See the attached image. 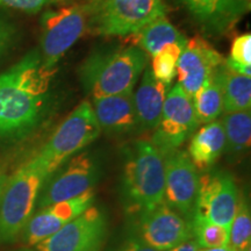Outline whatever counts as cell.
<instances>
[{
  "instance_id": "1",
  "label": "cell",
  "mask_w": 251,
  "mask_h": 251,
  "mask_svg": "<svg viewBox=\"0 0 251 251\" xmlns=\"http://www.w3.org/2000/svg\"><path fill=\"white\" fill-rule=\"evenodd\" d=\"M56 71L46 67L39 49H34L0 74V139L23 137L40 124Z\"/></svg>"
},
{
  "instance_id": "2",
  "label": "cell",
  "mask_w": 251,
  "mask_h": 251,
  "mask_svg": "<svg viewBox=\"0 0 251 251\" xmlns=\"http://www.w3.org/2000/svg\"><path fill=\"white\" fill-rule=\"evenodd\" d=\"M148 61L149 56L137 46L99 49L81 63L78 75L92 98L131 93Z\"/></svg>"
},
{
  "instance_id": "3",
  "label": "cell",
  "mask_w": 251,
  "mask_h": 251,
  "mask_svg": "<svg viewBox=\"0 0 251 251\" xmlns=\"http://www.w3.org/2000/svg\"><path fill=\"white\" fill-rule=\"evenodd\" d=\"M164 155L151 141H137L124 170V191L133 212L151 211L164 201Z\"/></svg>"
},
{
  "instance_id": "4",
  "label": "cell",
  "mask_w": 251,
  "mask_h": 251,
  "mask_svg": "<svg viewBox=\"0 0 251 251\" xmlns=\"http://www.w3.org/2000/svg\"><path fill=\"white\" fill-rule=\"evenodd\" d=\"M100 133L101 129L92 105L85 100L64 119L31 159L48 177L71 157L93 143Z\"/></svg>"
},
{
  "instance_id": "5",
  "label": "cell",
  "mask_w": 251,
  "mask_h": 251,
  "mask_svg": "<svg viewBox=\"0 0 251 251\" xmlns=\"http://www.w3.org/2000/svg\"><path fill=\"white\" fill-rule=\"evenodd\" d=\"M90 30L102 36H129L157 18L166 17L163 0H83Z\"/></svg>"
},
{
  "instance_id": "6",
  "label": "cell",
  "mask_w": 251,
  "mask_h": 251,
  "mask_svg": "<svg viewBox=\"0 0 251 251\" xmlns=\"http://www.w3.org/2000/svg\"><path fill=\"white\" fill-rule=\"evenodd\" d=\"M47 178L31 158L9 177L0 199V243L13 242L26 227Z\"/></svg>"
},
{
  "instance_id": "7",
  "label": "cell",
  "mask_w": 251,
  "mask_h": 251,
  "mask_svg": "<svg viewBox=\"0 0 251 251\" xmlns=\"http://www.w3.org/2000/svg\"><path fill=\"white\" fill-rule=\"evenodd\" d=\"M90 30L89 13L83 2L49 9L41 18V54L48 68L57 63Z\"/></svg>"
},
{
  "instance_id": "8",
  "label": "cell",
  "mask_w": 251,
  "mask_h": 251,
  "mask_svg": "<svg viewBox=\"0 0 251 251\" xmlns=\"http://www.w3.org/2000/svg\"><path fill=\"white\" fill-rule=\"evenodd\" d=\"M106 236L105 213L91 206L35 247L39 251H102Z\"/></svg>"
},
{
  "instance_id": "9",
  "label": "cell",
  "mask_w": 251,
  "mask_h": 251,
  "mask_svg": "<svg viewBox=\"0 0 251 251\" xmlns=\"http://www.w3.org/2000/svg\"><path fill=\"white\" fill-rule=\"evenodd\" d=\"M199 127L192 99L176 84L169 90L151 142L163 155L177 150Z\"/></svg>"
},
{
  "instance_id": "10",
  "label": "cell",
  "mask_w": 251,
  "mask_h": 251,
  "mask_svg": "<svg viewBox=\"0 0 251 251\" xmlns=\"http://www.w3.org/2000/svg\"><path fill=\"white\" fill-rule=\"evenodd\" d=\"M238 190L227 172L206 174L199 178L193 219L206 220L230 228L237 211Z\"/></svg>"
},
{
  "instance_id": "11",
  "label": "cell",
  "mask_w": 251,
  "mask_h": 251,
  "mask_svg": "<svg viewBox=\"0 0 251 251\" xmlns=\"http://www.w3.org/2000/svg\"><path fill=\"white\" fill-rule=\"evenodd\" d=\"M139 240L159 251H168L191 240L192 226L179 213L162 202L151 211L142 212L137 224Z\"/></svg>"
},
{
  "instance_id": "12",
  "label": "cell",
  "mask_w": 251,
  "mask_h": 251,
  "mask_svg": "<svg viewBox=\"0 0 251 251\" xmlns=\"http://www.w3.org/2000/svg\"><path fill=\"white\" fill-rule=\"evenodd\" d=\"M225 58L203 40L196 36L187 40L177 63L178 85L191 99L224 64Z\"/></svg>"
},
{
  "instance_id": "13",
  "label": "cell",
  "mask_w": 251,
  "mask_h": 251,
  "mask_svg": "<svg viewBox=\"0 0 251 251\" xmlns=\"http://www.w3.org/2000/svg\"><path fill=\"white\" fill-rule=\"evenodd\" d=\"M165 163V185L164 198L176 212L190 218L196 203L199 175L187 152L180 150L166 153Z\"/></svg>"
},
{
  "instance_id": "14",
  "label": "cell",
  "mask_w": 251,
  "mask_h": 251,
  "mask_svg": "<svg viewBox=\"0 0 251 251\" xmlns=\"http://www.w3.org/2000/svg\"><path fill=\"white\" fill-rule=\"evenodd\" d=\"M98 165L89 152L77 153L68 161L39 200L40 208L67 201L94 187L98 180Z\"/></svg>"
},
{
  "instance_id": "15",
  "label": "cell",
  "mask_w": 251,
  "mask_h": 251,
  "mask_svg": "<svg viewBox=\"0 0 251 251\" xmlns=\"http://www.w3.org/2000/svg\"><path fill=\"white\" fill-rule=\"evenodd\" d=\"M94 199H96V191L94 188H91L80 196L72 198L67 201L43 207L36 215L29 219L25 227L27 244L36 246L41 241L51 236L63 226L69 224L92 206Z\"/></svg>"
},
{
  "instance_id": "16",
  "label": "cell",
  "mask_w": 251,
  "mask_h": 251,
  "mask_svg": "<svg viewBox=\"0 0 251 251\" xmlns=\"http://www.w3.org/2000/svg\"><path fill=\"white\" fill-rule=\"evenodd\" d=\"M202 30L224 35L250 9L251 0H179Z\"/></svg>"
},
{
  "instance_id": "17",
  "label": "cell",
  "mask_w": 251,
  "mask_h": 251,
  "mask_svg": "<svg viewBox=\"0 0 251 251\" xmlns=\"http://www.w3.org/2000/svg\"><path fill=\"white\" fill-rule=\"evenodd\" d=\"M133 93L92 98L91 105L100 129L113 135H125L140 129Z\"/></svg>"
},
{
  "instance_id": "18",
  "label": "cell",
  "mask_w": 251,
  "mask_h": 251,
  "mask_svg": "<svg viewBox=\"0 0 251 251\" xmlns=\"http://www.w3.org/2000/svg\"><path fill=\"white\" fill-rule=\"evenodd\" d=\"M171 85L156 79L151 70L143 71L141 83L136 92L133 93L135 108L139 118L140 129H155L161 120L163 106Z\"/></svg>"
},
{
  "instance_id": "19",
  "label": "cell",
  "mask_w": 251,
  "mask_h": 251,
  "mask_svg": "<svg viewBox=\"0 0 251 251\" xmlns=\"http://www.w3.org/2000/svg\"><path fill=\"white\" fill-rule=\"evenodd\" d=\"M226 150V136L221 121L202 126L192 136L187 155L197 170H208Z\"/></svg>"
},
{
  "instance_id": "20",
  "label": "cell",
  "mask_w": 251,
  "mask_h": 251,
  "mask_svg": "<svg viewBox=\"0 0 251 251\" xmlns=\"http://www.w3.org/2000/svg\"><path fill=\"white\" fill-rule=\"evenodd\" d=\"M131 36L136 41V46L148 56H155L172 43L187 41L166 17L155 19Z\"/></svg>"
},
{
  "instance_id": "21",
  "label": "cell",
  "mask_w": 251,
  "mask_h": 251,
  "mask_svg": "<svg viewBox=\"0 0 251 251\" xmlns=\"http://www.w3.org/2000/svg\"><path fill=\"white\" fill-rule=\"evenodd\" d=\"M222 90L224 112L248 111L251 107V77L236 74L221 65L218 71Z\"/></svg>"
},
{
  "instance_id": "22",
  "label": "cell",
  "mask_w": 251,
  "mask_h": 251,
  "mask_svg": "<svg viewBox=\"0 0 251 251\" xmlns=\"http://www.w3.org/2000/svg\"><path fill=\"white\" fill-rule=\"evenodd\" d=\"M192 102L199 125H206L218 120L224 112L222 90L218 72L198 91L192 98Z\"/></svg>"
},
{
  "instance_id": "23",
  "label": "cell",
  "mask_w": 251,
  "mask_h": 251,
  "mask_svg": "<svg viewBox=\"0 0 251 251\" xmlns=\"http://www.w3.org/2000/svg\"><path fill=\"white\" fill-rule=\"evenodd\" d=\"M221 121L226 136V150L241 153L250 148L251 112L237 111L226 113Z\"/></svg>"
},
{
  "instance_id": "24",
  "label": "cell",
  "mask_w": 251,
  "mask_h": 251,
  "mask_svg": "<svg viewBox=\"0 0 251 251\" xmlns=\"http://www.w3.org/2000/svg\"><path fill=\"white\" fill-rule=\"evenodd\" d=\"M251 215L246 198L240 197L237 211L229 231V246L235 251H250Z\"/></svg>"
},
{
  "instance_id": "25",
  "label": "cell",
  "mask_w": 251,
  "mask_h": 251,
  "mask_svg": "<svg viewBox=\"0 0 251 251\" xmlns=\"http://www.w3.org/2000/svg\"><path fill=\"white\" fill-rule=\"evenodd\" d=\"M186 42L187 41L172 43V45L163 48L158 54L152 56L150 70H151L156 79L168 84V85H171L172 80L175 79L176 75H177L178 59L180 57V54Z\"/></svg>"
},
{
  "instance_id": "26",
  "label": "cell",
  "mask_w": 251,
  "mask_h": 251,
  "mask_svg": "<svg viewBox=\"0 0 251 251\" xmlns=\"http://www.w3.org/2000/svg\"><path fill=\"white\" fill-rule=\"evenodd\" d=\"M192 236L196 238L198 246L207 248H220L229 244V231L230 228L224 227L206 220L193 219Z\"/></svg>"
},
{
  "instance_id": "27",
  "label": "cell",
  "mask_w": 251,
  "mask_h": 251,
  "mask_svg": "<svg viewBox=\"0 0 251 251\" xmlns=\"http://www.w3.org/2000/svg\"><path fill=\"white\" fill-rule=\"evenodd\" d=\"M65 1L67 0H0V7L12 8L26 13H36L49 6L63 4Z\"/></svg>"
},
{
  "instance_id": "28",
  "label": "cell",
  "mask_w": 251,
  "mask_h": 251,
  "mask_svg": "<svg viewBox=\"0 0 251 251\" xmlns=\"http://www.w3.org/2000/svg\"><path fill=\"white\" fill-rule=\"evenodd\" d=\"M230 59L242 65H251V35L244 33L236 36L231 43Z\"/></svg>"
},
{
  "instance_id": "29",
  "label": "cell",
  "mask_w": 251,
  "mask_h": 251,
  "mask_svg": "<svg viewBox=\"0 0 251 251\" xmlns=\"http://www.w3.org/2000/svg\"><path fill=\"white\" fill-rule=\"evenodd\" d=\"M15 37V28L7 19L0 14V56L12 46Z\"/></svg>"
},
{
  "instance_id": "30",
  "label": "cell",
  "mask_w": 251,
  "mask_h": 251,
  "mask_svg": "<svg viewBox=\"0 0 251 251\" xmlns=\"http://www.w3.org/2000/svg\"><path fill=\"white\" fill-rule=\"evenodd\" d=\"M115 251H159L153 248L147 246L137 237H131L129 240L125 241Z\"/></svg>"
},
{
  "instance_id": "31",
  "label": "cell",
  "mask_w": 251,
  "mask_h": 251,
  "mask_svg": "<svg viewBox=\"0 0 251 251\" xmlns=\"http://www.w3.org/2000/svg\"><path fill=\"white\" fill-rule=\"evenodd\" d=\"M225 64L227 65L228 69H230L231 71L236 72V74L251 77V65L238 64V63L234 62L233 59H230V58H225Z\"/></svg>"
},
{
  "instance_id": "32",
  "label": "cell",
  "mask_w": 251,
  "mask_h": 251,
  "mask_svg": "<svg viewBox=\"0 0 251 251\" xmlns=\"http://www.w3.org/2000/svg\"><path fill=\"white\" fill-rule=\"evenodd\" d=\"M199 250V246L194 240H188L185 242L178 244L177 247L172 248V249L168 251H198Z\"/></svg>"
},
{
  "instance_id": "33",
  "label": "cell",
  "mask_w": 251,
  "mask_h": 251,
  "mask_svg": "<svg viewBox=\"0 0 251 251\" xmlns=\"http://www.w3.org/2000/svg\"><path fill=\"white\" fill-rule=\"evenodd\" d=\"M8 179L9 177L7 176V174H6L5 170H2V169L0 168V199H1L2 193H4L6 184H7Z\"/></svg>"
},
{
  "instance_id": "34",
  "label": "cell",
  "mask_w": 251,
  "mask_h": 251,
  "mask_svg": "<svg viewBox=\"0 0 251 251\" xmlns=\"http://www.w3.org/2000/svg\"><path fill=\"white\" fill-rule=\"evenodd\" d=\"M198 251H235L233 248L230 246H226V247H220V248H207V249H202V250H198Z\"/></svg>"
}]
</instances>
